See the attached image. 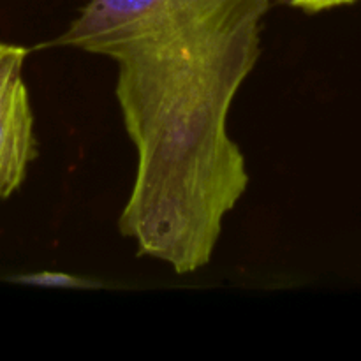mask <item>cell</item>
Wrapping results in <instances>:
<instances>
[{
	"instance_id": "3957f363",
	"label": "cell",
	"mask_w": 361,
	"mask_h": 361,
	"mask_svg": "<svg viewBox=\"0 0 361 361\" xmlns=\"http://www.w3.org/2000/svg\"><path fill=\"white\" fill-rule=\"evenodd\" d=\"M7 281L16 282V284L35 286V288L46 289H78V291H92V289H101V282L88 277H80V275L66 274V271H32V274L13 275Z\"/></svg>"
},
{
	"instance_id": "277c9868",
	"label": "cell",
	"mask_w": 361,
	"mask_h": 361,
	"mask_svg": "<svg viewBox=\"0 0 361 361\" xmlns=\"http://www.w3.org/2000/svg\"><path fill=\"white\" fill-rule=\"evenodd\" d=\"M270 2L288 4V6L303 11V13L314 14V13H323V11L335 9V7L349 6V4H355L356 0H270Z\"/></svg>"
},
{
	"instance_id": "6da1fadb",
	"label": "cell",
	"mask_w": 361,
	"mask_h": 361,
	"mask_svg": "<svg viewBox=\"0 0 361 361\" xmlns=\"http://www.w3.org/2000/svg\"><path fill=\"white\" fill-rule=\"evenodd\" d=\"M268 7L270 0H88L53 41L118 66L116 101L136 150L120 233L178 275L210 263L226 215L249 187L228 118L261 56Z\"/></svg>"
},
{
	"instance_id": "7a4b0ae2",
	"label": "cell",
	"mask_w": 361,
	"mask_h": 361,
	"mask_svg": "<svg viewBox=\"0 0 361 361\" xmlns=\"http://www.w3.org/2000/svg\"><path fill=\"white\" fill-rule=\"evenodd\" d=\"M28 49L0 42V201L13 196L37 157L28 88L23 78Z\"/></svg>"
}]
</instances>
